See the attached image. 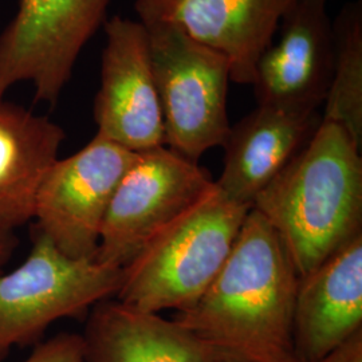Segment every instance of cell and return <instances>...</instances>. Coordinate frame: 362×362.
Wrapping results in <instances>:
<instances>
[{"instance_id":"obj_1","label":"cell","mask_w":362,"mask_h":362,"mask_svg":"<svg viewBox=\"0 0 362 362\" xmlns=\"http://www.w3.org/2000/svg\"><path fill=\"white\" fill-rule=\"evenodd\" d=\"M298 284L278 233L251 208L214 282L173 321L218 351L252 361H294Z\"/></svg>"},{"instance_id":"obj_2","label":"cell","mask_w":362,"mask_h":362,"mask_svg":"<svg viewBox=\"0 0 362 362\" xmlns=\"http://www.w3.org/2000/svg\"><path fill=\"white\" fill-rule=\"evenodd\" d=\"M252 208L278 233L298 276L308 275L362 233L361 146L321 121Z\"/></svg>"},{"instance_id":"obj_3","label":"cell","mask_w":362,"mask_h":362,"mask_svg":"<svg viewBox=\"0 0 362 362\" xmlns=\"http://www.w3.org/2000/svg\"><path fill=\"white\" fill-rule=\"evenodd\" d=\"M250 209L215 182L122 267L116 299L149 313L189 309L219 274Z\"/></svg>"},{"instance_id":"obj_4","label":"cell","mask_w":362,"mask_h":362,"mask_svg":"<svg viewBox=\"0 0 362 362\" xmlns=\"http://www.w3.org/2000/svg\"><path fill=\"white\" fill-rule=\"evenodd\" d=\"M31 250L11 272H0V362L18 348L37 346L62 318H85L116 297L122 269L95 259H71L31 226Z\"/></svg>"},{"instance_id":"obj_5","label":"cell","mask_w":362,"mask_h":362,"mask_svg":"<svg viewBox=\"0 0 362 362\" xmlns=\"http://www.w3.org/2000/svg\"><path fill=\"white\" fill-rule=\"evenodd\" d=\"M164 124V145L197 163L223 146L231 129L227 110L231 71L219 52L175 27L145 25Z\"/></svg>"},{"instance_id":"obj_6","label":"cell","mask_w":362,"mask_h":362,"mask_svg":"<svg viewBox=\"0 0 362 362\" xmlns=\"http://www.w3.org/2000/svg\"><path fill=\"white\" fill-rule=\"evenodd\" d=\"M214 185L207 169L164 145L137 153L105 215L95 260L125 267Z\"/></svg>"},{"instance_id":"obj_7","label":"cell","mask_w":362,"mask_h":362,"mask_svg":"<svg viewBox=\"0 0 362 362\" xmlns=\"http://www.w3.org/2000/svg\"><path fill=\"white\" fill-rule=\"evenodd\" d=\"M110 1L19 0L0 34V100L18 82H31L35 101L57 104Z\"/></svg>"},{"instance_id":"obj_8","label":"cell","mask_w":362,"mask_h":362,"mask_svg":"<svg viewBox=\"0 0 362 362\" xmlns=\"http://www.w3.org/2000/svg\"><path fill=\"white\" fill-rule=\"evenodd\" d=\"M137 153L94 136L74 155L52 164L39 185L35 227L71 259H95L105 215Z\"/></svg>"},{"instance_id":"obj_9","label":"cell","mask_w":362,"mask_h":362,"mask_svg":"<svg viewBox=\"0 0 362 362\" xmlns=\"http://www.w3.org/2000/svg\"><path fill=\"white\" fill-rule=\"evenodd\" d=\"M104 27L95 134L134 153L163 146L164 124L148 30L140 21L121 16L106 21Z\"/></svg>"},{"instance_id":"obj_10","label":"cell","mask_w":362,"mask_h":362,"mask_svg":"<svg viewBox=\"0 0 362 362\" xmlns=\"http://www.w3.org/2000/svg\"><path fill=\"white\" fill-rule=\"evenodd\" d=\"M294 0H136L144 25L175 27L221 54L231 81L251 85L259 58L270 46Z\"/></svg>"},{"instance_id":"obj_11","label":"cell","mask_w":362,"mask_h":362,"mask_svg":"<svg viewBox=\"0 0 362 362\" xmlns=\"http://www.w3.org/2000/svg\"><path fill=\"white\" fill-rule=\"evenodd\" d=\"M281 35L259 58L252 88L258 105L318 112L329 90L334 39L326 0H294Z\"/></svg>"},{"instance_id":"obj_12","label":"cell","mask_w":362,"mask_h":362,"mask_svg":"<svg viewBox=\"0 0 362 362\" xmlns=\"http://www.w3.org/2000/svg\"><path fill=\"white\" fill-rule=\"evenodd\" d=\"M362 329V233L315 270L299 278L293 348L299 362H315Z\"/></svg>"},{"instance_id":"obj_13","label":"cell","mask_w":362,"mask_h":362,"mask_svg":"<svg viewBox=\"0 0 362 362\" xmlns=\"http://www.w3.org/2000/svg\"><path fill=\"white\" fill-rule=\"evenodd\" d=\"M318 112L258 105L231 127L216 182L233 202L252 208L258 196L306 145L321 124Z\"/></svg>"},{"instance_id":"obj_14","label":"cell","mask_w":362,"mask_h":362,"mask_svg":"<svg viewBox=\"0 0 362 362\" xmlns=\"http://www.w3.org/2000/svg\"><path fill=\"white\" fill-rule=\"evenodd\" d=\"M86 362H214L215 350L176 321L118 299L93 306L83 333Z\"/></svg>"},{"instance_id":"obj_15","label":"cell","mask_w":362,"mask_h":362,"mask_svg":"<svg viewBox=\"0 0 362 362\" xmlns=\"http://www.w3.org/2000/svg\"><path fill=\"white\" fill-rule=\"evenodd\" d=\"M65 139L50 118L0 100V231L33 220L39 185Z\"/></svg>"},{"instance_id":"obj_16","label":"cell","mask_w":362,"mask_h":362,"mask_svg":"<svg viewBox=\"0 0 362 362\" xmlns=\"http://www.w3.org/2000/svg\"><path fill=\"white\" fill-rule=\"evenodd\" d=\"M334 57L322 121L334 122L362 146V1L346 4L333 22Z\"/></svg>"},{"instance_id":"obj_17","label":"cell","mask_w":362,"mask_h":362,"mask_svg":"<svg viewBox=\"0 0 362 362\" xmlns=\"http://www.w3.org/2000/svg\"><path fill=\"white\" fill-rule=\"evenodd\" d=\"M23 362H86L83 339L76 333H59L39 342Z\"/></svg>"},{"instance_id":"obj_18","label":"cell","mask_w":362,"mask_h":362,"mask_svg":"<svg viewBox=\"0 0 362 362\" xmlns=\"http://www.w3.org/2000/svg\"><path fill=\"white\" fill-rule=\"evenodd\" d=\"M315 362H362V329Z\"/></svg>"},{"instance_id":"obj_19","label":"cell","mask_w":362,"mask_h":362,"mask_svg":"<svg viewBox=\"0 0 362 362\" xmlns=\"http://www.w3.org/2000/svg\"><path fill=\"white\" fill-rule=\"evenodd\" d=\"M19 246V238L15 231H0V272L13 258Z\"/></svg>"},{"instance_id":"obj_20","label":"cell","mask_w":362,"mask_h":362,"mask_svg":"<svg viewBox=\"0 0 362 362\" xmlns=\"http://www.w3.org/2000/svg\"><path fill=\"white\" fill-rule=\"evenodd\" d=\"M215 350V349H214ZM214 362H258L252 361V360H247V358H242V357H238V356H233V354H228V353H223V351H218L215 350V358ZM291 362H299L298 360H294Z\"/></svg>"},{"instance_id":"obj_21","label":"cell","mask_w":362,"mask_h":362,"mask_svg":"<svg viewBox=\"0 0 362 362\" xmlns=\"http://www.w3.org/2000/svg\"><path fill=\"white\" fill-rule=\"evenodd\" d=\"M326 1H327V0H326Z\"/></svg>"}]
</instances>
